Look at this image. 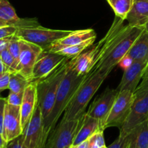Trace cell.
Instances as JSON below:
<instances>
[{
    "instance_id": "cell-37",
    "label": "cell",
    "mask_w": 148,
    "mask_h": 148,
    "mask_svg": "<svg viewBox=\"0 0 148 148\" xmlns=\"http://www.w3.org/2000/svg\"><path fill=\"white\" fill-rule=\"evenodd\" d=\"M8 72V71L7 70L5 66H4V64L2 63V62H1V58H0V75H1V74L4 73V72Z\"/></svg>"
},
{
    "instance_id": "cell-29",
    "label": "cell",
    "mask_w": 148,
    "mask_h": 148,
    "mask_svg": "<svg viewBox=\"0 0 148 148\" xmlns=\"http://www.w3.org/2000/svg\"><path fill=\"white\" fill-rule=\"evenodd\" d=\"M23 92H13L10 91L7 98V103L10 105L20 106L23 101Z\"/></svg>"
},
{
    "instance_id": "cell-6",
    "label": "cell",
    "mask_w": 148,
    "mask_h": 148,
    "mask_svg": "<svg viewBox=\"0 0 148 148\" xmlns=\"http://www.w3.org/2000/svg\"><path fill=\"white\" fill-rule=\"evenodd\" d=\"M148 119V78L142 79L140 85L133 92L130 112L120 129V134L125 137Z\"/></svg>"
},
{
    "instance_id": "cell-40",
    "label": "cell",
    "mask_w": 148,
    "mask_h": 148,
    "mask_svg": "<svg viewBox=\"0 0 148 148\" xmlns=\"http://www.w3.org/2000/svg\"><path fill=\"white\" fill-rule=\"evenodd\" d=\"M143 27H144V30H146L147 32H148V22L143 26Z\"/></svg>"
},
{
    "instance_id": "cell-28",
    "label": "cell",
    "mask_w": 148,
    "mask_h": 148,
    "mask_svg": "<svg viewBox=\"0 0 148 148\" xmlns=\"http://www.w3.org/2000/svg\"><path fill=\"white\" fill-rule=\"evenodd\" d=\"M133 137V133H129L128 135L125 137H121L119 135V137L110 145L107 148H126L128 145L131 142Z\"/></svg>"
},
{
    "instance_id": "cell-2",
    "label": "cell",
    "mask_w": 148,
    "mask_h": 148,
    "mask_svg": "<svg viewBox=\"0 0 148 148\" xmlns=\"http://www.w3.org/2000/svg\"><path fill=\"white\" fill-rule=\"evenodd\" d=\"M124 20L115 17L111 27L104 37L97 44L91 45V48L81 54L71 59V67L78 75H86L89 73L94 66L109 52L116 38L124 27Z\"/></svg>"
},
{
    "instance_id": "cell-30",
    "label": "cell",
    "mask_w": 148,
    "mask_h": 148,
    "mask_svg": "<svg viewBox=\"0 0 148 148\" xmlns=\"http://www.w3.org/2000/svg\"><path fill=\"white\" fill-rule=\"evenodd\" d=\"M18 29V27H15V26H7V27H0V39L10 38L15 36Z\"/></svg>"
},
{
    "instance_id": "cell-7",
    "label": "cell",
    "mask_w": 148,
    "mask_h": 148,
    "mask_svg": "<svg viewBox=\"0 0 148 148\" xmlns=\"http://www.w3.org/2000/svg\"><path fill=\"white\" fill-rule=\"evenodd\" d=\"M86 114V113H85ZM85 114L75 120L62 119L48 137L44 148H69L81 125Z\"/></svg>"
},
{
    "instance_id": "cell-26",
    "label": "cell",
    "mask_w": 148,
    "mask_h": 148,
    "mask_svg": "<svg viewBox=\"0 0 148 148\" xmlns=\"http://www.w3.org/2000/svg\"><path fill=\"white\" fill-rule=\"evenodd\" d=\"M0 58L8 72H12L16 71L17 63L15 62L14 58L12 57L8 49H6L0 53Z\"/></svg>"
},
{
    "instance_id": "cell-4",
    "label": "cell",
    "mask_w": 148,
    "mask_h": 148,
    "mask_svg": "<svg viewBox=\"0 0 148 148\" xmlns=\"http://www.w3.org/2000/svg\"><path fill=\"white\" fill-rule=\"evenodd\" d=\"M143 30V27L130 26L129 25H124L108 53L91 72H111L127 54L132 45Z\"/></svg>"
},
{
    "instance_id": "cell-13",
    "label": "cell",
    "mask_w": 148,
    "mask_h": 148,
    "mask_svg": "<svg viewBox=\"0 0 148 148\" xmlns=\"http://www.w3.org/2000/svg\"><path fill=\"white\" fill-rule=\"evenodd\" d=\"M66 58L57 52L43 51L33 66L30 82H36L47 77L62 64Z\"/></svg>"
},
{
    "instance_id": "cell-17",
    "label": "cell",
    "mask_w": 148,
    "mask_h": 148,
    "mask_svg": "<svg viewBox=\"0 0 148 148\" xmlns=\"http://www.w3.org/2000/svg\"><path fill=\"white\" fill-rule=\"evenodd\" d=\"M97 34L93 29L73 30L68 36L53 42L44 51L49 52H57L58 51L68 46H75L88 40H95Z\"/></svg>"
},
{
    "instance_id": "cell-10",
    "label": "cell",
    "mask_w": 148,
    "mask_h": 148,
    "mask_svg": "<svg viewBox=\"0 0 148 148\" xmlns=\"http://www.w3.org/2000/svg\"><path fill=\"white\" fill-rule=\"evenodd\" d=\"M118 93L119 91L117 89L107 88L93 101L89 110L86 112L87 116L96 119L100 121V128L102 131H104L103 126L106 118L108 116Z\"/></svg>"
},
{
    "instance_id": "cell-9",
    "label": "cell",
    "mask_w": 148,
    "mask_h": 148,
    "mask_svg": "<svg viewBox=\"0 0 148 148\" xmlns=\"http://www.w3.org/2000/svg\"><path fill=\"white\" fill-rule=\"evenodd\" d=\"M133 101V92L124 90L119 92L108 116L104 121L103 130L109 127H118L120 130L129 116Z\"/></svg>"
},
{
    "instance_id": "cell-31",
    "label": "cell",
    "mask_w": 148,
    "mask_h": 148,
    "mask_svg": "<svg viewBox=\"0 0 148 148\" xmlns=\"http://www.w3.org/2000/svg\"><path fill=\"white\" fill-rule=\"evenodd\" d=\"M7 98L0 97V134L4 137V121Z\"/></svg>"
},
{
    "instance_id": "cell-1",
    "label": "cell",
    "mask_w": 148,
    "mask_h": 148,
    "mask_svg": "<svg viewBox=\"0 0 148 148\" xmlns=\"http://www.w3.org/2000/svg\"><path fill=\"white\" fill-rule=\"evenodd\" d=\"M87 75H77L76 72L71 67L69 61L67 72L58 88L53 108L49 115L43 120L44 147L46 144L49 135L56 127L57 122L59 120V117L66 109L67 106L79 87L85 80Z\"/></svg>"
},
{
    "instance_id": "cell-16",
    "label": "cell",
    "mask_w": 148,
    "mask_h": 148,
    "mask_svg": "<svg viewBox=\"0 0 148 148\" xmlns=\"http://www.w3.org/2000/svg\"><path fill=\"white\" fill-rule=\"evenodd\" d=\"M148 61H133L129 67L124 69L121 80L116 89L119 92L129 90L133 92L142 79Z\"/></svg>"
},
{
    "instance_id": "cell-27",
    "label": "cell",
    "mask_w": 148,
    "mask_h": 148,
    "mask_svg": "<svg viewBox=\"0 0 148 148\" xmlns=\"http://www.w3.org/2000/svg\"><path fill=\"white\" fill-rule=\"evenodd\" d=\"M8 51L10 53H11L12 57L14 58L15 61L17 64H18V59H19V55H20V39L15 35L12 36L10 40V43L8 46Z\"/></svg>"
},
{
    "instance_id": "cell-21",
    "label": "cell",
    "mask_w": 148,
    "mask_h": 148,
    "mask_svg": "<svg viewBox=\"0 0 148 148\" xmlns=\"http://www.w3.org/2000/svg\"><path fill=\"white\" fill-rule=\"evenodd\" d=\"M132 61H148V32L144 30L126 55Z\"/></svg>"
},
{
    "instance_id": "cell-22",
    "label": "cell",
    "mask_w": 148,
    "mask_h": 148,
    "mask_svg": "<svg viewBox=\"0 0 148 148\" xmlns=\"http://www.w3.org/2000/svg\"><path fill=\"white\" fill-rule=\"evenodd\" d=\"M132 143L136 148H148V119L132 130Z\"/></svg>"
},
{
    "instance_id": "cell-19",
    "label": "cell",
    "mask_w": 148,
    "mask_h": 148,
    "mask_svg": "<svg viewBox=\"0 0 148 148\" xmlns=\"http://www.w3.org/2000/svg\"><path fill=\"white\" fill-rule=\"evenodd\" d=\"M126 20L130 26L143 27L148 22V0H134Z\"/></svg>"
},
{
    "instance_id": "cell-8",
    "label": "cell",
    "mask_w": 148,
    "mask_h": 148,
    "mask_svg": "<svg viewBox=\"0 0 148 148\" xmlns=\"http://www.w3.org/2000/svg\"><path fill=\"white\" fill-rule=\"evenodd\" d=\"M73 30H52L41 26L19 28L15 36L18 38L34 43L41 47L43 50L47 49L55 40L68 36Z\"/></svg>"
},
{
    "instance_id": "cell-25",
    "label": "cell",
    "mask_w": 148,
    "mask_h": 148,
    "mask_svg": "<svg viewBox=\"0 0 148 148\" xmlns=\"http://www.w3.org/2000/svg\"><path fill=\"white\" fill-rule=\"evenodd\" d=\"M94 42V40H91L84 42L82 43H80V44L75 45V46H68V47L64 48V49L58 51L57 53H59L61 55H63L64 56L69 58V59H73V58L81 54L82 52L86 50L87 49H89L91 45H93Z\"/></svg>"
},
{
    "instance_id": "cell-35",
    "label": "cell",
    "mask_w": 148,
    "mask_h": 148,
    "mask_svg": "<svg viewBox=\"0 0 148 148\" xmlns=\"http://www.w3.org/2000/svg\"><path fill=\"white\" fill-rule=\"evenodd\" d=\"M132 62H133V61H132L130 58H129V57H127V56H125L124 57H123V59L120 60V62H119L118 64L120 65V66H121L123 69H126L127 67H129V66L131 64Z\"/></svg>"
},
{
    "instance_id": "cell-20",
    "label": "cell",
    "mask_w": 148,
    "mask_h": 148,
    "mask_svg": "<svg viewBox=\"0 0 148 148\" xmlns=\"http://www.w3.org/2000/svg\"><path fill=\"white\" fill-rule=\"evenodd\" d=\"M99 130H101L100 121L85 114L81 127L73 142V145H77L86 141Z\"/></svg>"
},
{
    "instance_id": "cell-15",
    "label": "cell",
    "mask_w": 148,
    "mask_h": 148,
    "mask_svg": "<svg viewBox=\"0 0 148 148\" xmlns=\"http://www.w3.org/2000/svg\"><path fill=\"white\" fill-rule=\"evenodd\" d=\"M20 106L8 104L5 106L4 121V138L7 143L23 134Z\"/></svg>"
},
{
    "instance_id": "cell-42",
    "label": "cell",
    "mask_w": 148,
    "mask_h": 148,
    "mask_svg": "<svg viewBox=\"0 0 148 148\" xmlns=\"http://www.w3.org/2000/svg\"><path fill=\"white\" fill-rule=\"evenodd\" d=\"M69 148H78V145H71V147H70Z\"/></svg>"
},
{
    "instance_id": "cell-11",
    "label": "cell",
    "mask_w": 148,
    "mask_h": 148,
    "mask_svg": "<svg viewBox=\"0 0 148 148\" xmlns=\"http://www.w3.org/2000/svg\"><path fill=\"white\" fill-rule=\"evenodd\" d=\"M20 39V38H19ZM20 55L16 71L30 82L33 66L43 49L38 45L20 39Z\"/></svg>"
},
{
    "instance_id": "cell-23",
    "label": "cell",
    "mask_w": 148,
    "mask_h": 148,
    "mask_svg": "<svg viewBox=\"0 0 148 148\" xmlns=\"http://www.w3.org/2000/svg\"><path fill=\"white\" fill-rule=\"evenodd\" d=\"M109 5L114 12L115 17L126 20L130 12L134 0H107Z\"/></svg>"
},
{
    "instance_id": "cell-34",
    "label": "cell",
    "mask_w": 148,
    "mask_h": 148,
    "mask_svg": "<svg viewBox=\"0 0 148 148\" xmlns=\"http://www.w3.org/2000/svg\"><path fill=\"white\" fill-rule=\"evenodd\" d=\"M12 37L0 39V53H1V51H3L8 49L9 43H10V40H11Z\"/></svg>"
},
{
    "instance_id": "cell-24",
    "label": "cell",
    "mask_w": 148,
    "mask_h": 148,
    "mask_svg": "<svg viewBox=\"0 0 148 148\" xmlns=\"http://www.w3.org/2000/svg\"><path fill=\"white\" fill-rule=\"evenodd\" d=\"M30 82L20 72L15 71L10 73L8 89L13 92H23Z\"/></svg>"
},
{
    "instance_id": "cell-39",
    "label": "cell",
    "mask_w": 148,
    "mask_h": 148,
    "mask_svg": "<svg viewBox=\"0 0 148 148\" xmlns=\"http://www.w3.org/2000/svg\"><path fill=\"white\" fill-rule=\"evenodd\" d=\"M132 138H133V137H132ZM126 148H136V147H135L134 145H133V143H132V140H131V142L129 143V144L128 145V146L126 147Z\"/></svg>"
},
{
    "instance_id": "cell-32",
    "label": "cell",
    "mask_w": 148,
    "mask_h": 148,
    "mask_svg": "<svg viewBox=\"0 0 148 148\" xmlns=\"http://www.w3.org/2000/svg\"><path fill=\"white\" fill-rule=\"evenodd\" d=\"M10 72H6L0 75V93L4 90L8 89Z\"/></svg>"
},
{
    "instance_id": "cell-33",
    "label": "cell",
    "mask_w": 148,
    "mask_h": 148,
    "mask_svg": "<svg viewBox=\"0 0 148 148\" xmlns=\"http://www.w3.org/2000/svg\"><path fill=\"white\" fill-rule=\"evenodd\" d=\"M23 143V134L20 135L19 137H16L15 139L12 140V141L7 143L6 148H20L22 143Z\"/></svg>"
},
{
    "instance_id": "cell-36",
    "label": "cell",
    "mask_w": 148,
    "mask_h": 148,
    "mask_svg": "<svg viewBox=\"0 0 148 148\" xmlns=\"http://www.w3.org/2000/svg\"><path fill=\"white\" fill-rule=\"evenodd\" d=\"M7 145V142L4 140L3 136L0 134V148H6Z\"/></svg>"
},
{
    "instance_id": "cell-41",
    "label": "cell",
    "mask_w": 148,
    "mask_h": 148,
    "mask_svg": "<svg viewBox=\"0 0 148 148\" xmlns=\"http://www.w3.org/2000/svg\"><path fill=\"white\" fill-rule=\"evenodd\" d=\"M20 148H26V146H25V145H24V143H22L21 144V145H20Z\"/></svg>"
},
{
    "instance_id": "cell-14",
    "label": "cell",
    "mask_w": 148,
    "mask_h": 148,
    "mask_svg": "<svg viewBox=\"0 0 148 148\" xmlns=\"http://www.w3.org/2000/svg\"><path fill=\"white\" fill-rule=\"evenodd\" d=\"M39 25V21L35 18H20L8 0H0V27L15 26L22 28Z\"/></svg>"
},
{
    "instance_id": "cell-18",
    "label": "cell",
    "mask_w": 148,
    "mask_h": 148,
    "mask_svg": "<svg viewBox=\"0 0 148 148\" xmlns=\"http://www.w3.org/2000/svg\"><path fill=\"white\" fill-rule=\"evenodd\" d=\"M37 85L36 82H31L26 87L23 92V101L20 106L21 125L25 128L33 116L37 106Z\"/></svg>"
},
{
    "instance_id": "cell-38",
    "label": "cell",
    "mask_w": 148,
    "mask_h": 148,
    "mask_svg": "<svg viewBox=\"0 0 148 148\" xmlns=\"http://www.w3.org/2000/svg\"><path fill=\"white\" fill-rule=\"evenodd\" d=\"M147 78H148V64L147 65L146 68H145V72H144L143 73V76H142V79H147Z\"/></svg>"
},
{
    "instance_id": "cell-3",
    "label": "cell",
    "mask_w": 148,
    "mask_h": 148,
    "mask_svg": "<svg viewBox=\"0 0 148 148\" xmlns=\"http://www.w3.org/2000/svg\"><path fill=\"white\" fill-rule=\"evenodd\" d=\"M110 73L108 71L90 72L64 111L62 119L75 120L84 115L86 107Z\"/></svg>"
},
{
    "instance_id": "cell-5",
    "label": "cell",
    "mask_w": 148,
    "mask_h": 148,
    "mask_svg": "<svg viewBox=\"0 0 148 148\" xmlns=\"http://www.w3.org/2000/svg\"><path fill=\"white\" fill-rule=\"evenodd\" d=\"M70 59L66 58L47 77L36 82L37 105L41 110L43 120L49 115L53 108L58 88L66 73Z\"/></svg>"
},
{
    "instance_id": "cell-12",
    "label": "cell",
    "mask_w": 148,
    "mask_h": 148,
    "mask_svg": "<svg viewBox=\"0 0 148 148\" xmlns=\"http://www.w3.org/2000/svg\"><path fill=\"white\" fill-rule=\"evenodd\" d=\"M23 143L26 148H43V117L39 107H36L30 121L23 131Z\"/></svg>"
}]
</instances>
